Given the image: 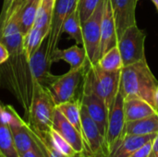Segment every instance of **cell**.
I'll return each instance as SVG.
<instances>
[{"mask_svg": "<svg viewBox=\"0 0 158 157\" xmlns=\"http://www.w3.org/2000/svg\"><path fill=\"white\" fill-rule=\"evenodd\" d=\"M156 134L157 133L148 135H123L114 144L108 155L109 157H128L145 143L152 142Z\"/></svg>", "mask_w": 158, "mask_h": 157, "instance_id": "e0dca14e", "label": "cell"}, {"mask_svg": "<svg viewBox=\"0 0 158 157\" xmlns=\"http://www.w3.org/2000/svg\"><path fill=\"white\" fill-rule=\"evenodd\" d=\"M118 45L116 23L113 16L110 0H105L104 12L101 24L100 57L112 47ZM100 59V58H99Z\"/></svg>", "mask_w": 158, "mask_h": 157, "instance_id": "2e32d148", "label": "cell"}, {"mask_svg": "<svg viewBox=\"0 0 158 157\" xmlns=\"http://www.w3.org/2000/svg\"><path fill=\"white\" fill-rule=\"evenodd\" d=\"M60 60L67 62L70 66V68H78L90 63L84 47H80L78 44L67 49L56 48L50 55V61L53 64Z\"/></svg>", "mask_w": 158, "mask_h": 157, "instance_id": "ac0fdd59", "label": "cell"}, {"mask_svg": "<svg viewBox=\"0 0 158 157\" xmlns=\"http://www.w3.org/2000/svg\"><path fill=\"white\" fill-rule=\"evenodd\" d=\"M78 3H79V0H56L54 10H53V15H52L50 31L48 33L49 58L53 51L56 48H57L58 43L63 33V25L67 18L78 6Z\"/></svg>", "mask_w": 158, "mask_h": 157, "instance_id": "30bf717a", "label": "cell"}, {"mask_svg": "<svg viewBox=\"0 0 158 157\" xmlns=\"http://www.w3.org/2000/svg\"><path fill=\"white\" fill-rule=\"evenodd\" d=\"M55 2L56 0H42L34 21L33 27L43 31L46 34H48L50 31Z\"/></svg>", "mask_w": 158, "mask_h": 157, "instance_id": "603a6c76", "label": "cell"}, {"mask_svg": "<svg viewBox=\"0 0 158 157\" xmlns=\"http://www.w3.org/2000/svg\"><path fill=\"white\" fill-rule=\"evenodd\" d=\"M155 108L158 112V86L155 92Z\"/></svg>", "mask_w": 158, "mask_h": 157, "instance_id": "d590c367", "label": "cell"}, {"mask_svg": "<svg viewBox=\"0 0 158 157\" xmlns=\"http://www.w3.org/2000/svg\"><path fill=\"white\" fill-rule=\"evenodd\" d=\"M0 157H19L17 153L8 123L4 112V104L0 101Z\"/></svg>", "mask_w": 158, "mask_h": 157, "instance_id": "ffe728a7", "label": "cell"}, {"mask_svg": "<svg viewBox=\"0 0 158 157\" xmlns=\"http://www.w3.org/2000/svg\"><path fill=\"white\" fill-rule=\"evenodd\" d=\"M4 112L10 129L15 149L19 156L31 149L40 147V138L11 105H4Z\"/></svg>", "mask_w": 158, "mask_h": 157, "instance_id": "8992f818", "label": "cell"}, {"mask_svg": "<svg viewBox=\"0 0 158 157\" xmlns=\"http://www.w3.org/2000/svg\"><path fill=\"white\" fill-rule=\"evenodd\" d=\"M152 142L145 143L143 146L140 147L138 150L133 152L128 157H149L150 153H151V148H152Z\"/></svg>", "mask_w": 158, "mask_h": 157, "instance_id": "4dcf8cb0", "label": "cell"}, {"mask_svg": "<svg viewBox=\"0 0 158 157\" xmlns=\"http://www.w3.org/2000/svg\"><path fill=\"white\" fill-rule=\"evenodd\" d=\"M100 1L101 0H79L77 7L81 23L91 17V15L94 12L97 6L99 5Z\"/></svg>", "mask_w": 158, "mask_h": 157, "instance_id": "f1b7e54d", "label": "cell"}, {"mask_svg": "<svg viewBox=\"0 0 158 157\" xmlns=\"http://www.w3.org/2000/svg\"><path fill=\"white\" fill-rule=\"evenodd\" d=\"M42 0H25L20 13V31L24 36L34 25L36 15Z\"/></svg>", "mask_w": 158, "mask_h": 157, "instance_id": "7402d4cb", "label": "cell"}, {"mask_svg": "<svg viewBox=\"0 0 158 157\" xmlns=\"http://www.w3.org/2000/svg\"><path fill=\"white\" fill-rule=\"evenodd\" d=\"M9 57V53L7 48L6 47V45L0 42V65L5 63Z\"/></svg>", "mask_w": 158, "mask_h": 157, "instance_id": "836d02e7", "label": "cell"}, {"mask_svg": "<svg viewBox=\"0 0 158 157\" xmlns=\"http://www.w3.org/2000/svg\"><path fill=\"white\" fill-rule=\"evenodd\" d=\"M149 157H158V133L152 142V148Z\"/></svg>", "mask_w": 158, "mask_h": 157, "instance_id": "e575fe53", "label": "cell"}, {"mask_svg": "<svg viewBox=\"0 0 158 157\" xmlns=\"http://www.w3.org/2000/svg\"><path fill=\"white\" fill-rule=\"evenodd\" d=\"M120 77L121 70L106 71L97 64L90 65L83 78L81 92L99 96L106 102L109 110L119 92Z\"/></svg>", "mask_w": 158, "mask_h": 157, "instance_id": "277c9868", "label": "cell"}, {"mask_svg": "<svg viewBox=\"0 0 158 157\" xmlns=\"http://www.w3.org/2000/svg\"><path fill=\"white\" fill-rule=\"evenodd\" d=\"M90 65L89 63L78 68H70L63 75L55 76L47 88L56 105L80 100L83 78Z\"/></svg>", "mask_w": 158, "mask_h": 157, "instance_id": "5b68a950", "label": "cell"}, {"mask_svg": "<svg viewBox=\"0 0 158 157\" xmlns=\"http://www.w3.org/2000/svg\"><path fill=\"white\" fill-rule=\"evenodd\" d=\"M137 2L138 0H110L118 40L129 27L136 24Z\"/></svg>", "mask_w": 158, "mask_h": 157, "instance_id": "4fadbf2b", "label": "cell"}, {"mask_svg": "<svg viewBox=\"0 0 158 157\" xmlns=\"http://www.w3.org/2000/svg\"><path fill=\"white\" fill-rule=\"evenodd\" d=\"M56 105L47 87L33 81V94L24 120L40 138L47 136L52 129Z\"/></svg>", "mask_w": 158, "mask_h": 157, "instance_id": "3957f363", "label": "cell"}, {"mask_svg": "<svg viewBox=\"0 0 158 157\" xmlns=\"http://www.w3.org/2000/svg\"><path fill=\"white\" fill-rule=\"evenodd\" d=\"M157 86L158 81L145 58L121 69L119 92L124 98L139 97L155 107V92Z\"/></svg>", "mask_w": 158, "mask_h": 157, "instance_id": "7a4b0ae2", "label": "cell"}, {"mask_svg": "<svg viewBox=\"0 0 158 157\" xmlns=\"http://www.w3.org/2000/svg\"><path fill=\"white\" fill-rule=\"evenodd\" d=\"M49 38L48 35L43 40L40 46L30 57V66L33 81L48 87L56 75L51 73L52 63L48 56Z\"/></svg>", "mask_w": 158, "mask_h": 157, "instance_id": "8fae6325", "label": "cell"}, {"mask_svg": "<svg viewBox=\"0 0 158 157\" xmlns=\"http://www.w3.org/2000/svg\"><path fill=\"white\" fill-rule=\"evenodd\" d=\"M125 125L124 96L120 92H118L108 114L107 127L105 136V149L107 154L110 153L114 144L124 135Z\"/></svg>", "mask_w": 158, "mask_h": 157, "instance_id": "9c48e42d", "label": "cell"}, {"mask_svg": "<svg viewBox=\"0 0 158 157\" xmlns=\"http://www.w3.org/2000/svg\"><path fill=\"white\" fill-rule=\"evenodd\" d=\"M105 0H101L91 17L81 23L83 43L88 60L91 65H96L100 58L101 24Z\"/></svg>", "mask_w": 158, "mask_h": 157, "instance_id": "52a82bcc", "label": "cell"}, {"mask_svg": "<svg viewBox=\"0 0 158 157\" xmlns=\"http://www.w3.org/2000/svg\"><path fill=\"white\" fill-rule=\"evenodd\" d=\"M47 35L48 34H46L43 31L39 30L35 27H32L31 30L28 32V34L23 37L24 49H25V52L29 58L37 50V48L40 46L43 40Z\"/></svg>", "mask_w": 158, "mask_h": 157, "instance_id": "4316f807", "label": "cell"}, {"mask_svg": "<svg viewBox=\"0 0 158 157\" xmlns=\"http://www.w3.org/2000/svg\"><path fill=\"white\" fill-rule=\"evenodd\" d=\"M63 32L68 33L69 36L76 42V44L82 45L83 37H82L81 22L78 7H76L74 11L67 18L63 25Z\"/></svg>", "mask_w": 158, "mask_h": 157, "instance_id": "d4e9b609", "label": "cell"}, {"mask_svg": "<svg viewBox=\"0 0 158 157\" xmlns=\"http://www.w3.org/2000/svg\"><path fill=\"white\" fill-rule=\"evenodd\" d=\"M49 139L53 146L59 151L62 155L67 157H77L78 153L72 148V146L56 130L51 129L49 133Z\"/></svg>", "mask_w": 158, "mask_h": 157, "instance_id": "83f0119b", "label": "cell"}, {"mask_svg": "<svg viewBox=\"0 0 158 157\" xmlns=\"http://www.w3.org/2000/svg\"><path fill=\"white\" fill-rule=\"evenodd\" d=\"M145 33L137 24L129 27L118 40L124 67L134 64L145 58L144 54Z\"/></svg>", "mask_w": 158, "mask_h": 157, "instance_id": "ba28073f", "label": "cell"}, {"mask_svg": "<svg viewBox=\"0 0 158 157\" xmlns=\"http://www.w3.org/2000/svg\"><path fill=\"white\" fill-rule=\"evenodd\" d=\"M81 100H75V101L60 104L56 105V108L81 134Z\"/></svg>", "mask_w": 158, "mask_h": 157, "instance_id": "cb8c5ba5", "label": "cell"}, {"mask_svg": "<svg viewBox=\"0 0 158 157\" xmlns=\"http://www.w3.org/2000/svg\"><path fill=\"white\" fill-rule=\"evenodd\" d=\"M153 3H154V5L156 6V9H157L158 11V0H151Z\"/></svg>", "mask_w": 158, "mask_h": 157, "instance_id": "8d00e7d4", "label": "cell"}, {"mask_svg": "<svg viewBox=\"0 0 158 157\" xmlns=\"http://www.w3.org/2000/svg\"><path fill=\"white\" fill-rule=\"evenodd\" d=\"M97 65L106 71L121 70L124 67L122 57L118 45L109 49L105 53L97 62Z\"/></svg>", "mask_w": 158, "mask_h": 157, "instance_id": "484cf974", "label": "cell"}, {"mask_svg": "<svg viewBox=\"0 0 158 157\" xmlns=\"http://www.w3.org/2000/svg\"><path fill=\"white\" fill-rule=\"evenodd\" d=\"M40 139H41V141L43 143V147H44V152H45L47 157H67L65 156L64 155H62L59 151H57L53 146V144L51 143L50 139H49V134L47 136H45L44 138H40Z\"/></svg>", "mask_w": 158, "mask_h": 157, "instance_id": "f546056e", "label": "cell"}, {"mask_svg": "<svg viewBox=\"0 0 158 157\" xmlns=\"http://www.w3.org/2000/svg\"><path fill=\"white\" fill-rule=\"evenodd\" d=\"M52 129L62 136L78 153L81 154L85 150V144L81 132L63 116V114L56 108Z\"/></svg>", "mask_w": 158, "mask_h": 157, "instance_id": "9a60e30c", "label": "cell"}, {"mask_svg": "<svg viewBox=\"0 0 158 157\" xmlns=\"http://www.w3.org/2000/svg\"><path fill=\"white\" fill-rule=\"evenodd\" d=\"M80 100L105 138L109 114L106 102L94 93L85 92H81Z\"/></svg>", "mask_w": 158, "mask_h": 157, "instance_id": "7c38bea8", "label": "cell"}, {"mask_svg": "<svg viewBox=\"0 0 158 157\" xmlns=\"http://www.w3.org/2000/svg\"><path fill=\"white\" fill-rule=\"evenodd\" d=\"M81 135L85 144V150L90 153L95 154L105 149V138L100 132L96 123L89 116L85 107L81 106Z\"/></svg>", "mask_w": 158, "mask_h": 157, "instance_id": "5bb4252c", "label": "cell"}, {"mask_svg": "<svg viewBox=\"0 0 158 157\" xmlns=\"http://www.w3.org/2000/svg\"><path fill=\"white\" fill-rule=\"evenodd\" d=\"M124 112L126 122L142 119L158 113L152 105L139 97L124 98Z\"/></svg>", "mask_w": 158, "mask_h": 157, "instance_id": "d6986e66", "label": "cell"}, {"mask_svg": "<svg viewBox=\"0 0 158 157\" xmlns=\"http://www.w3.org/2000/svg\"><path fill=\"white\" fill-rule=\"evenodd\" d=\"M25 0H4L0 13V42L8 59L0 65V87L8 91L26 113L33 94V79L20 31V13Z\"/></svg>", "mask_w": 158, "mask_h": 157, "instance_id": "6da1fadb", "label": "cell"}, {"mask_svg": "<svg viewBox=\"0 0 158 157\" xmlns=\"http://www.w3.org/2000/svg\"><path fill=\"white\" fill-rule=\"evenodd\" d=\"M77 157H109L108 154L106 151H101L99 153H90L87 150H84V152H82L81 154H78Z\"/></svg>", "mask_w": 158, "mask_h": 157, "instance_id": "d6a6232c", "label": "cell"}, {"mask_svg": "<svg viewBox=\"0 0 158 157\" xmlns=\"http://www.w3.org/2000/svg\"><path fill=\"white\" fill-rule=\"evenodd\" d=\"M41 140V139H40ZM19 157H47L44 147H43V143L41 141V145L38 148H34V149H31L27 152H25L24 154H22Z\"/></svg>", "mask_w": 158, "mask_h": 157, "instance_id": "1f68e13d", "label": "cell"}, {"mask_svg": "<svg viewBox=\"0 0 158 157\" xmlns=\"http://www.w3.org/2000/svg\"><path fill=\"white\" fill-rule=\"evenodd\" d=\"M158 133V113L153 116L126 122L124 135H148Z\"/></svg>", "mask_w": 158, "mask_h": 157, "instance_id": "44dd1931", "label": "cell"}]
</instances>
